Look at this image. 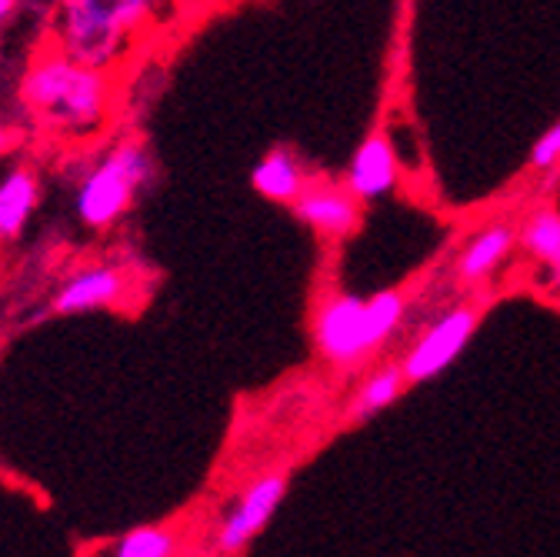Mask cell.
Segmentation results:
<instances>
[{
  "label": "cell",
  "mask_w": 560,
  "mask_h": 557,
  "mask_svg": "<svg viewBox=\"0 0 560 557\" xmlns=\"http://www.w3.org/2000/svg\"><path fill=\"white\" fill-rule=\"evenodd\" d=\"M180 531L171 524H144L117 537L101 557H177Z\"/></svg>",
  "instance_id": "15"
},
{
  "label": "cell",
  "mask_w": 560,
  "mask_h": 557,
  "mask_svg": "<svg viewBox=\"0 0 560 557\" xmlns=\"http://www.w3.org/2000/svg\"><path fill=\"white\" fill-rule=\"evenodd\" d=\"M151 181H154V161L144 148L133 141L110 148V154L97 167H91L81 181L78 218L88 228H110L120 214L130 211L133 197Z\"/></svg>",
  "instance_id": "3"
},
{
  "label": "cell",
  "mask_w": 560,
  "mask_h": 557,
  "mask_svg": "<svg viewBox=\"0 0 560 557\" xmlns=\"http://www.w3.org/2000/svg\"><path fill=\"white\" fill-rule=\"evenodd\" d=\"M18 11V4H14V0H0V24H4L11 14Z\"/></svg>",
  "instance_id": "18"
},
{
  "label": "cell",
  "mask_w": 560,
  "mask_h": 557,
  "mask_svg": "<svg viewBox=\"0 0 560 557\" xmlns=\"http://www.w3.org/2000/svg\"><path fill=\"white\" fill-rule=\"evenodd\" d=\"M407 391V378H404V368L400 364H384L381 371H374L354 394L347 407V421L350 425H364L371 421L374 414L387 410L394 401H400Z\"/></svg>",
  "instance_id": "13"
},
{
  "label": "cell",
  "mask_w": 560,
  "mask_h": 557,
  "mask_svg": "<svg viewBox=\"0 0 560 557\" xmlns=\"http://www.w3.org/2000/svg\"><path fill=\"white\" fill-rule=\"evenodd\" d=\"M517 234H521V221H501L474 234V241L460 251V260H457L460 281L483 285L487 277L511 257V251L517 247Z\"/></svg>",
  "instance_id": "9"
},
{
  "label": "cell",
  "mask_w": 560,
  "mask_h": 557,
  "mask_svg": "<svg viewBox=\"0 0 560 557\" xmlns=\"http://www.w3.org/2000/svg\"><path fill=\"white\" fill-rule=\"evenodd\" d=\"M527 167L547 171V174L560 171V120L537 137V144L530 148V158H527Z\"/></svg>",
  "instance_id": "16"
},
{
  "label": "cell",
  "mask_w": 560,
  "mask_h": 557,
  "mask_svg": "<svg viewBox=\"0 0 560 557\" xmlns=\"http://www.w3.org/2000/svg\"><path fill=\"white\" fill-rule=\"evenodd\" d=\"M404 311L407 294L394 288L368 301L330 291L314 311V351L337 371H354L390 340Z\"/></svg>",
  "instance_id": "1"
},
{
  "label": "cell",
  "mask_w": 560,
  "mask_h": 557,
  "mask_svg": "<svg viewBox=\"0 0 560 557\" xmlns=\"http://www.w3.org/2000/svg\"><path fill=\"white\" fill-rule=\"evenodd\" d=\"M547 281H550V288L560 294V270H547Z\"/></svg>",
  "instance_id": "19"
},
{
  "label": "cell",
  "mask_w": 560,
  "mask_h": 557,
  "mask_svg": "<svg viewBox=\"0 0 560 557\" xmlns=\"http://www.w3.org/2000/svg\"><path fill=\"white\" fill-rule=\"evenodd\" d=\"M250 187L267 200L291 207L307 187V174L291 148H273L250 167Z\"/></svg>",
  "instance_id": "11"
},
{
  "label": "cell",
  "mask_w": 560,
  "mask_h": 557,
  "mask_svg": "<svg viewBox=\"0 0 560 557\" xmlns=\"http://www.w3.org/2000/svg\"><path fill=\"white\" fill-rule=\"evenodd\" d=\"M37 204V177L27 167L11 171L0 181V241H11L27 224Z\"/></svg>",
  "instance_id": "14"
},
{
  "label": "cell",
  "mask_w": 560,
  "mask_h": 557,
  "mask_svg": "<svg viewBox=\"0 0 560 557\" xmlns=\"http://www.w3.org/2000/svg\"><path fill=\"white\" fill-rule=\"evenodd\" d=\"M63 24H60V37H63V57H70L81 67H101L107 60H114V54L120 50L124 31L114 18V0H67L60 8Z\"/></svg>",
  "instance_id": "5"
},
{
  "label": "cell",
  "mask_w": 560,
  "mask_h": 557,
  "mask_svg": "<svg viewBox=\"0 0 560 557\" xmlns=\"http://www.w3.org/2000/svg\"><path fill=\"white\" fill-rule=\"evenodd\" d=\"M151 11H154L151 0H114V18H117V24H120L124 34L144 24V18Z\"/></svg>",
  "instance_id": "17"
},
{
  "label": "cell",
  "mask_w": 560,
  "mask_h": 557,
  "mask_svg": "<svg viewBox=\"0 0 560 557\" xmlns=\"http://www.w3.org/2000/svg\"><path fill=\"white\" fill-rule=\"evenodd\" d=\"M517 247L544 270H560V211L553 204H540L521 221Z\"/></svg>",
  "instance_id": "12"
},
{
  "label": "cell",
  "mask_w": 560,
  "mask_h": 557,
  "mask_svg": "<svg viewBox=\"0 0 560 557\" xmlns=\"http://www.w3.org/2000/svg\"><path fill=\"white\" fill-rule=\"evenodd\" d=\"M291 211L311 231L334 241H347L364 228V204L343 184H334L327 177H307V187L291 204Z\"/></svg>",
  "instance_id": "7"
},
{
  "label": "cell",
  "mask_w": 560,
  "mask_h": 557,
  "mask_svg": "<svg viewBox=\"0 0 560 557\" xmlns=\"http://www.w3.org/2000/svg\"><path fill=\"white\" fill-rule=\"evenodd\" d=\"M288 487H291V474L280 467V471H267L260 474L247 491L241 495V501L224 514L218 534H214V550L221 557H234L241 554L277 514L280 501L288 498Z\"/></svg>",
  "instance_id": "6"
},
{
  "label": "cell",
  "mask_w": 560,
  "mask_h": 557,
  "mask_svg": "<svg viewBox=\"0 0 560 557\" xmlns=\"http://www.w3.org/2000/svg\"><path fill=\"white\" fill-rule=\"evenodd\" d=\"M21 101L57 127L88 130L104 117L107 81L94 67H81L63 54H54L27 71Z\"/></svg>",
  "instance_id": "2"
},
{
  "label": "cell",
  "mask_w": 560,
  "mask_h": 557,
  "mask_svg": "<svg viewBox=\"0 0 560 557\" xmlns=\"http://www.w3.org/2000/svg\"><path fill=\"white\" fill-rule=\"evenodd\" d=\"M397 184V151L390 144V134H387V124L377 120L368 137L358 144L354 151V161L347 167V181L343 187L354 194L361 204H371L384 194H390Z\"/></svg>",
  "instance_id": "8"
},
{
  "label": "cell",
  "mask_w": 560,
  "mask_h": 557,
  "mask_svg": "<svg viewBox=\"0 0 560 557\" xmlns=\"http://www.w3.org/2000/svg\"><path fill=\"white\" fill-rule=\"evenodd\" d=\"M490 304H494V294H490V298H474L467 304H457L424 337H420L407 351V358L400 361L407 387H417V384L434 381L438 374H444L464 355V347L470 344V337L480 327V321H483Z\"/></svg>",
  "instance_id": "4"
},
{
  "label": "cell",
  "mask_w": 560,
  "mask_h": 557,
  "mask_svg": "<svg viewBox=\"0 0 560 557\" xmlns=\"http://www.w3.org/2000/svg\"><path fill=\"white\" fill-rule=\"evenodd\" d=\"M124 277L114 267H91L70 277L57 291V298L50 301V314H81L91 307H110L124 298Z\"/></svg>",
  "instance_id": "10"
}]
</instances>
